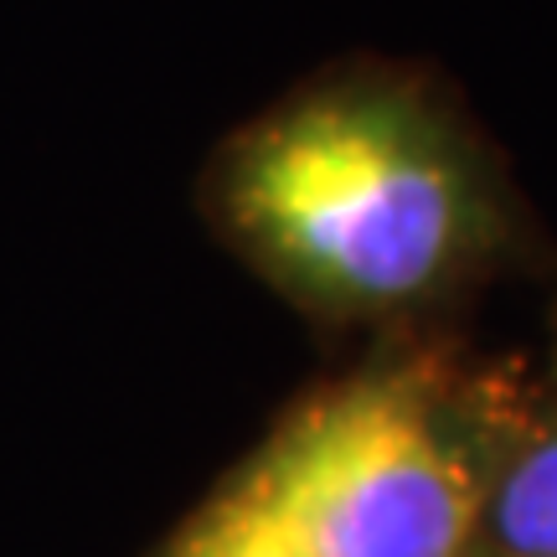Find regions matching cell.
Instances as JSON below:
<instances>
[{
    "label": "cell",
    "mask_w": 557,
    "mask_h": 557,
    "mask_svg": "<svg viewBox=\"0 0 557 557\" xmlns=\"http://www.w3.org/2000/svg\"><path fill=\"white\" fill-rule=\"evenodd\" d=\"M243 475L305 557H465L480 491L413 377H361L295 413Z\"/></svg>",
    "instance_id": "cell-2"
},
{
    "label": "cell",
    "mask_w": 557,
    "mask_h": 557,
    "mask_svg": "<svg viewBox=\"0 0 557 557\" xmlns=\"http://www.w3.org/2000/svg\"><path fill=\"white\" fill-rule=\"evenodd\" d=\"M491 521L511 557H557V434L506 470Z\"/></svg>",
    "instance_id": "cell-4"
},
{
    "label": "cell",
    "mask_w": 557,
    "mask_h": 557,
    "mask_svg": "<svg viewBox=\"0 0 557 557\" xmlns=\"http://www.w3.org/2000/svg\"><path fill=\"white\" fill-rule=\"evenodd\" d=\"M218 201L278 278L341 310L434 295L475 233L459 156L418 109L367 88L263 120L222 160Z\"/></svg>",
    "instance_id": "cell-1"
},
{
    "label": "cell",
    "mask_w": 557,
    "mask_h": 557,
    "mask_svg": "<svg viewBox=\"0 0 557 557\" xmlns=\"http://www.w3.org/2000/svg\"><path fill=\"white\" fill-rule=\"evenodd\" d=\"M160 557H305L284 521L269 511L259 485L238 475L218 500H207L197 517L181 527Z\"/></svg>",
    "instance_id": "cell-3"
}]
</instances>
